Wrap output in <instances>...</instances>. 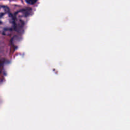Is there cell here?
<instances>
[{
	"mask_svg": "<svg viewBox=\"0 0 130 130\" xmlns=\"http://www.w3.org/2000/svg\"><path fill=\"white\" fill-rule=\"evenodd\" d=\"M15 27V18L7 6H0V34L9 35Z\"/></svg>",
	"mask_w": 130,
	"mask_h": 130,
	"instance_id": "1",
	"label": "cell"
},
{
	"mask_svg": "<svg viewBox=\"0 0 130 130\" xmlns=\"http://www.w3.org/2000/svg\"><path fill=\"white\" fill-rule=\"evenodd\" d=\"M26 1H27L29 3H35L37 0H26Z\"/></svg>",
	"mask_w": 130,
	"mask_h": 130,
	"instance_id": "2",
	"label": "cell"
}]
</instances>
